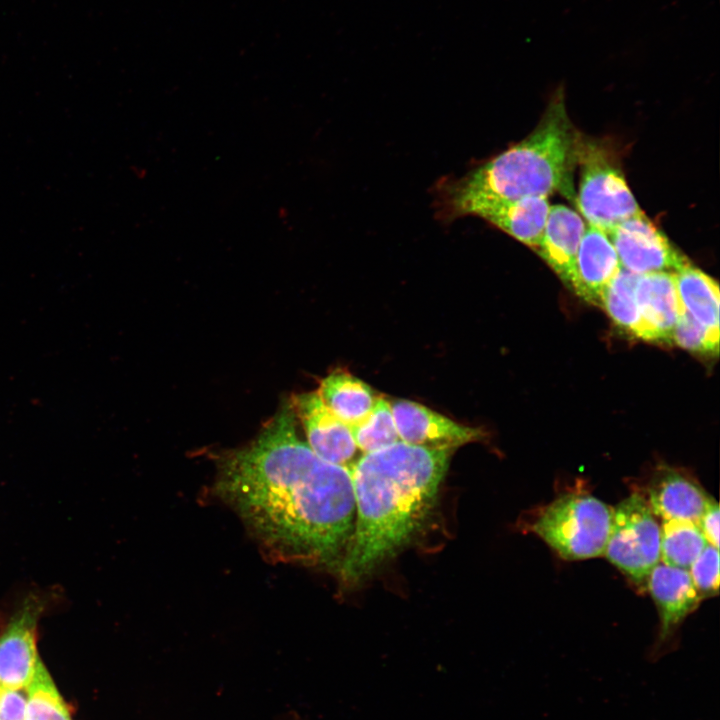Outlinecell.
<instances>
[{
	"instance_id": "cell-1",
	"label": "cell",
	"mask_w": 720,
	"mask_h": 720,
	"mask_svg": "<svg viewBox=\"0 0 720 720\" xmlns=\"http://www.w3.org/2000/svg\"><path fill=\"white\" fill-rule=\"evenodd\" d=\"M217 480L219 495L281 555L310 564L341 560L355 518L351 475L299 438L291 400L250 444L221 458Z\"/></svg>"
},
{
	"instance_id": "cell-2",
	"label": "cell",
	"mask_w": 720,
	"mask_h": 720,
	"mask_svg": "<svg viewBox=\"0 0 720 720\" xmlns=\"http://www.w3.org/2000/svg\"><path fill=\"white\" fill-rule=\"evenodd\" d=\"M452 453L399 441L363 453L348 468L355 518L338 563L344 581L362 580L422 529L436 504Z\"/></svg>"
},
{
	"instance_id": "cell-3",
	"label": "cell",
	"mask_w": 720,
	"mask_h": 720,
	"mask_svg": "<svg viewBox=\"0 0 720 720\" xmlns=\"http://www.w3.org/2000/svg\"><path fill=\"white\" fill-rule=\"evenodd\" d=\"M580 144L559 89L527 137L465 176L442 184L441 215L479 217L504 202L569 192Z\"/></svg>"
},
{
	"instance_id": "cell-4",
	"label": "cell",
	"mask_w": 720,
	"mask_h": 720,
	"mask_svg": "<svg viewBox=\"0 0 720 720\" xmlns=\"http://www.w3.org/2000/svg\"><path fill=\"white\" fill-rule=\"evenodd\" d=\"M613 510L587 493H568L545 506L531 525L565 560L604 555L611 531Z\"/></svg>"
},
{
	"instance_id": "cell-5",
	"label": "cell",
	"mask_w": 720,
	"mask_h": 720,
	"mask_svg": "<svg viewBox=\"0 0 720 720\" xmlns=\"http://www.w3.org/2000/svg\"><path fill=\"white\" fill-rule=\"evenodd\" d=\"M578 161L581 172L576 203L587 225L608 234L643 212L622 172L602 151L581 143Z\"/></svg>"
},
{
	"instance_id": "cell-6",
	"label": "cell",
	"mask_w": 720,
	"mask_h": 720,
	"mask_svg": "<svg viewBox=\"0 0 720 720\" xmlns=\"http://www.w3.org/2000/svg\"><path fill=\"white\" fill-rule=\"evenodd\" d=\"M604 555L638 586L660 562V526L641 495H630L613 510Z\"/></svg>"
},
{
	"instance_id": "cell-7",
	"label": "cell",
	"mask_w": 720,
	"mask_h": 720,
	"mask_svg": "<svg viewBox=\"0 0 720 720\" xmlns=\"http://www.w3.org/2000/svg\"><path fill=\"white\" fill-rule=\"evenodd\" d=\"M608 236L621 266L635 274L676 273L690 264L643 212L616 226Z\"/></svg>"
},
{
	"instance_id": "cell-8",
	"label": "cell",
	"mask_w": 720,
	"mask_h": 720,
	"mask_svg": "<svg viewBox=\"0 0 720 720\" xmlns=\"http://www.w3.org/2000/svg\"><path fill=\"white\" fill-rule=\"evenodd\" d=\"M45 608L42 597L29 595L0 632V687L23 689L31 682L41 660L37 626Z\"/></svg>"
},
{
	"instance_id": "cell-9",
	"label": "cell",
	"mask_w": 720,
	"mask_h": 720,
	"mask_svg": "<svg viewBox=\"0 0 720 720\" xmlns=\"http://www.w3.org/2000/svg\"><path fill=\"white\" fill-rule=\"evenodd\" d=\"M400 441L429 449L451 450L480 440L483 432L459 424L430 408L409 400L391 403Z\"/></svg>"
},
{
	"instance_id": "cell-10",
	"label": "cell",
	"mask_w": 720,
	"mask_h": 720,
	"mask_svg": "<svg viewBox=\"0 0 720 720\" xmlns=\"http://www.w3.org/2000/svg\"><path fill=\"white\" fill-rule=\"evenodd\" d=\"M291 402L311 449L325 461L349 468L358 452L351 429L330 411L317 391L298 394Z\"/></svg>"
},
{
	"instance_id": "cell-11",
	"label": "cell",
	"mask_w": 720,
	"mask_h": 720,
	"mask_svg": "<svg viewBox=\"0 0 720 720\" xmlns=\"http://www.w3.org/2000/svg\"><path fill=\"white\" fill-rule=\"evenodd\" d=\"M636 300L643 326V339L672 343L674 327L684 310L677 292L675 273L640 275L636 285Z\"/></svg>"
},
{
	"instance_id": "cell-12",
	"label": "cell",
	"mask_w": 720,
	"mask_h": 720,
	"mask_svg": "<svg viewBox=\"0 0 720 720\" xmlns=\"http://www.w3.org/2000/svg\"><path fill=\"white\" fill-rule=\"evenodd\" d=\"M621 267L608 234L587 225L578 248L569 287L585 301L599 305L603 290Z\"/></svg>"
},
{
	"instance_id": "cell-13",
	"label": "cell",
	"mask_w": 720,
	"mask_h": 720,
	"mask_svg": "<svg viewBox=\"0 0 720 720\" xmlns=\"http://www.w3.org/2000/svg\"><path fill=\"white\" fill-rule=\"evenodd\" d=\"M647 492L652 513L662 520L698 523L710 498L694 480L667 466L654 473Z\"/></svg>"
},
{
	"instance_id": "cell-14",
	"label": "cell",
	"mask_w": 720,
	"mask_h": 720,
	"mask_svg": "<svg viewBox=\"0 0 720 720\" xmlns=\"http://www.w3.org/2000/svg\"><path fill=\"white\" fill-rule=\"evenodd\" d=\"M646 585L659 612L662 639L670 635L702 600L688 570L662 562L651 571Z\"/></svg>"
},
{
	"instance_id": "cell-15",
	"label": "cell",
	"mask_w": 720,
	"mask_h": 720,
	"mask_svg": "<svg viewBox=\"0 0 720 720\" xmlns=\"http://www.w3.org/2000/svg\"><path fill=\"white\" fill-rule=\"evenodd\" d=\"M583 217L572 208L555 204L550 206L538 254L568 286L581 238L586 229Z\"/></svg>"
},
{
	"instance_id": "cell-16",
	"label": "cell",
	"mask_w": 720,
	"mask_h": 720,
	"mask_svg": "<svg viewBox=\"0 0 720 720\" xmlns=\"http://www.w3.org/2000/svg\"><path fill=\"white\" fill-rule=\"evenodd\" d=\"M550 206L546 196H527L498 204L483 212L479 217L521 243L537 249Z\"/></svg>"
},
{
	"instance_id": "cell-17",
	"label": "cell",
	"mask_w": 720,
	"mask_h": 720,
	"mask_svg": "<svg viewBox=\"0 0 720 720\" xmlns=\"http://www.w3.org/2000/svg\"><path fill=\"white\" fill-rule=\"evenodd\" d=\"M317 392L330 411L349 428L362 422L379 398L368 384L343 369L334 370L322 379Z\"/></svg>"
},
{
	"instance_id": "cell-18",
	"label": "cell",
	"mask_w": 720,
	"mask_h": 720,
	"mask_svg": "<svg viewBox=\"0 0 720 720\" xmlns=\"http://www.w3.org/2000/svg\"><path fill=\"white\" fill-rule=\"evenodd\" d=\"M680 302L698 323L719 336V285L691 263L675 273Z\"/></svg>"
},
{
	"instance_id": "cell-19",
	"label": "cell",
	"mask_w": 720,
	"mask_h": 720,
	"mask_svg": "<svg viewBox=\"0 0 720 720\" xmlns=\"http://www.w3.org/2000/svg\"><path fill=\"white\" fill-rule=\"evenodd\" d=\"M639 276L621 267L603 290L599 305L619 327L643 339V326L636 300Z\"/></svg>"
},
{
	"instance_id": "cell-20",
	"label": "cell",
	"mask_w": 720,
	"mask_h": 720,
	"mask_svg": "<svg viewBox=\"0 0 720 720\" xmlns=\"http://www.w3.org/2000/svg\"><path fill=\"white\" fill-rule=\"evenodd\" d=\"M708 545L697 523L662 520L660 526V562L685 570Z\"/></svg>"
},
{
	"instance_id": "cell-21",
	"label": "cell",
	"mask_w": 720,
	"mask_h": 720,
	"mask_svg": "<svg viewBox=\"0 0 720 720\" xmlns=\"http://www.w3.org/2000/svg\"><path fill=\"white\" fill-rule=\"evenodd\" d=\"M354 442L362 453H370L400 441L391 403L379 397L373 410L359 424L350 428Z\"/></svg>"
},
{
	"instance_id": "cell-22",
	"label": "cell",
	"mask_w": 720,
	"mask_h": 720,
	"mask_svg": "<svg viewBox=\"0 0 720 720\" xmlns=\"http://www.w3.org/2000/svg\"><path fill=\"white\" fill-rule=\"evenodd\" d=\"M26 690V720H71L69 711L41 660Z\"/></svg>"
},
{
	"instance_id": "cell-23",
	"label": "cell",
	"mask_w": 720,
	"mask_h": 720,
	"mask_svg": "<svg viewBox=\"0 0 720 720\" xmlns=\"http://www.w3.org/2000/svg\"><path fill=\"white\" fill-rule=\"evenodd\" d=\"M672 343L692 352L717 355L719 336L712 334L683 310L672 334Z\"/></svg>"
},
{
	"instance_id": "cell-24",
	"label": "cell",
	"mask_w": 720,
	"mask_h": 720,
	"mask_svg": "<svg viewBox=\"0 0 720 720\" xmlns=\"http://www.w3.org/2000/svg\"><path fill=\"white\" fill-rule=\"evenodd\" d=\"M688 571L702 599L718 594L719 550L717 547L708 544Z\"/></svg>"
},
{
	"instance_id": "cell-25",
	"label": "cell",
	"mask_w": 720,
	"mask_h": 720,
	"mask_svg": "<svg viewBox=\"0 0 720 720\" xmlns=\"http://www.w3.org/2000/svg\"><path fill=\"white\" fill-rule=\"evenodd\" d=\"M0 687V720H26L27 690Z\"/></svg>"
},
{
	"instance_id": "cell-26",
	"label": "cell",
	"mask_w": 720,
	"mask_h": 720,
	"mask_svg": "<svg viewBox=\"0 0 720 720\" xmlns=\"http://www.w3.org/2000/svg\"><path fill=\"white\" fill-rule=\"evenodd\" d=\"M698 526L706 538L708 544L719 547V505L709 498L704 512L702 513Z\"/></svg>"
}]
</instances>
